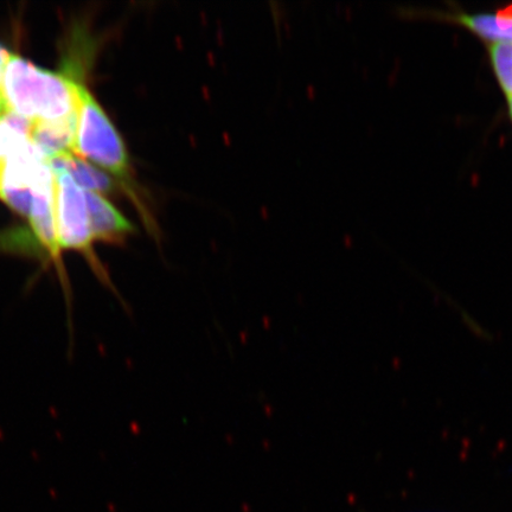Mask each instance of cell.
Segmentation results:
<instances>
[{
	"label": "cell",
	"mask_w": 512,
	"mask_h": 512,
	"mask_svg": "<svg viewBox=\"0 0 512 512\" xmlns=\"http://www.w3.org/2000/svg\"><path fill=\"white\" fill-rule=\"evenodd\" d=\"M48 163L53 170L68 171L83 190L110 192L113 189V182L110 177L95 169L86 160L74 155V153L55 157L48 160Z\"/></svg>",
	"instance_id": "ba28073f"
},
{
	"label": "cell",
	"mask_w": 512,
	"mask_h": 512,
	"mask_svg": "<svg viewBox=\"0 0 512 512\" xmlns=\"http://www.w3.org/2000/svg\"><path fill=\"white\" fill-rule=\"evenodd\" d=\"M48 159L29 142L17 150L5 164L0 178V198L24 216L30 215L32 189Z\"/></svg>",
	"instance_id": "277c9868"
},
{
	"label": "cell",
	"mask_w": 512,
	"mask_h": 512,
	"mask_svg": "<svg viewBox=\"0 0 512 512\" xmlns=\"http://www.w3.org/2000/svg\"><path fill=\"white\" fill-rule=\"evenodd\" d=\"M31 123L9 111L0 118V178L8 159L31 142Z\"/></svg>",
	"instance_id": "9c48e42d"
},
{
	"label": "cell",
	"mask_w": 512,
	"mask_h": 512,
	"mask_svg": "<svg viewBox=\"0 0 512 512\" xmlns=\"http://www.w3.org/2000/svg\"><path fill=\"white\" fill-rule=\"evenodd\" d=\"M85 196L94 240L123 245L136 230L133 224L98 192L85 190Z\"/></svg>",
	"instance_id": "8992f818"
},
{
	"label": "cell",
	"mask_w": 512,
	"mask_h": 512,
	"mask_svg": "<svg viewBox=\"0 0 512 512\" xmlns=\"http://www.w3.org/2000/svg\"><path fill=\"white\" fill-rule=\"evenodd\" d=\"M11 53L8 49L4 48L2 44H0V93L4 95V76L6 64H8L10 60Z\"/></svg>",
	"instance_id": "8fae6325"
},
{
	"label": "cell",
	"mask_w": 512,
	"mask_h": 512,
	"mask_svg": "<svg viewBox=\"0 0 512 512\" xmlns=\"http://www.w3.org/2000/svg\"><path fill=\"white\" fill-rule=\"evenodd\" d=\"M73 152L121 179L130 175V159L123 138L98 101L83 86Z\"/></svg>",
	"instance_id": "3957f363"
},
{
	"label": "cell",
	"mask_w": 512,
	"mask_h": 512,
	"mask_svg": "<svg viewBox=\"0 0 512 512\" xmlns=\"http://www.w3.org/2000/svg\"><path fill=\"white\" fill-rule=\"evenodd\" d=\"M53 170V169H51ZM55 176V216L57 240L61 251L69 249L85 256L96 278L126 306L106 268L93 249L94 236L89 220L85 190L66 170H53Z\"/></svg>",
	"instance_id": "7a4b0ae2"
},
{
	"label": "cell",
	"mask_w": 512,
	"mask_h": 512,
	"mask_svg": "<svg viewBox=\"0 0 512 512\" xmlns=\"http://www.w3.org/2000/svg\"><path fill=\"white\" fill-rule=\"evenodd\" d=\"M8 112H9L8 104H6L4 95L2 93H0V118H2L3 115Z\"/></svg>",
	"instance_id": "7c38bea8"
},
{
	"label": "cell",
	"mask_w": 512,
	"mask_h": 512,
	"mask_svg": "<svg viewBox=\"0 0 512 512\" xmlns=\"http://www.w3.org/2000/svg\"><path fill=\"white\" fill-rule=\"evenodd\" d=\"M508 110H509V117H510L511 123H512V98L508 99Z\"/></svg>",
	"instance_id": "4fadbf2b"
},
{
	"label": "cell",
	"mask_w": 512,
	"mask_h": 512,
	"mask_svg": "<svg viewBox=\"0 0 512 512\" xmlns=\"http://www.w3.org/2000/svg\"><path fill=\"white\" fill-rule=\"evenodd\" d=\"M78 115L59 121L31 123V142L48 160L74 153Z\"/></svg>",
	"instance_id": "52a82bcc"
},
{
	"label": "cell",
	"mask_w": 512,
	"mask_h": 512,
	"mask_svg": "<svg viewBox=\"0 0 512 512\" xmlns=\"http://www.w3.org/2000/svg\"><path fill=\"white\" fill-rule=\"evenodd\" d=\"M492 72L507 99L512 98V43L488 46Z\"/></svg>",
	"instance_id": "30bf717a"
},
{
	"label": "cell",
	"mask_w": 512,
	"mask_h": 512,
	"mask_svg": "<svg viewBox=\"0 0 512 512\" xmlns=\"http://www.w3.org/2000/svg\"><path fill=\"white\" fill-rule=\"evenodd\" d=\"M439 18L469 30L488 46L512 43V4L496 12H478V14L452 12V14H441Z\"/></svg>",
	"instance_id": "5b68a950"
},
{
	"label": "cell",
	"mask_w": 512,
	"mask_h": 512,
	"mask_svg": "<svg viewBox=\"0 0 512 512\" xmlns=\"http://www.w3.org/2000/svg\"><path fill=\"white\" fill-rule=\"evenodd\" d=\"M81 85L11 54L4 76L9 111L30 123L59 121L78 115Z\"/></svg>",
	"instance_id": "6da1fadb"
}]
</instances>
